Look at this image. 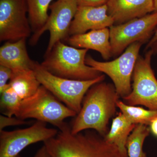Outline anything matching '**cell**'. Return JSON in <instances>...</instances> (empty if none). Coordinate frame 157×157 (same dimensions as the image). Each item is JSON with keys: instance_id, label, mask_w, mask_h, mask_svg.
<instances>
[{"instance_id": "6da1fadb", "label": "cell", "mask_w": 157, "mask_h": 157, "mask_svg": "<svg viewBox=\"0 0 157 157\" xmlns=\"http://www.w3.org/2000/svg\"><path fill=\"white\" fill-rule=\"evenodd\" d=\"M120 97L114 85L102 82L94 85L84 96L81 109L70 126L71 133L94 129L104 137Z\"/></svg>"}, {"instance_id": "7a4b0ae2", "label": "cell", "mask_w": 157, "mask_h": 157, "mask_svg": "<svg viewBox=\"0 0 157 157\" xmlns=\"http://www.w3.org/2000/svg\"><path fill=\"white\" fill-rule=\"evenodd\" d=\"M44 145L50 157H128L100 135L90 132L72 134L69 124Z\"/></svg>"}, {"instance_id": "3957f363", "label": "cell", "mask_w": 157, "mask_h": 157, "mask_svg": "<svg viewBox=\"0 0 157 157\" xmlns=\"http://www.w3.org/2000/svg\"><path fill=\"white\" fill-rule=\"evenodd\" d=\"M88 51L65 45L59 41L50 52L45 54V59L41 65L59 77L74 80H92L103 74L86 63Z\"/></svg>"}, {"instance_id": "277c9868", "label": "cell", "mask_w": 157, "mask_h": 157, "mask_svg": "<svg viewBox=\"0 0 157 157\" xmlns=\"http://www.w3.org/2000/svg\"><path fill=\"white\" fill-rule=\"evenodd\" d=\"M76 115V112L41 85L35 94L21 101L14 116L24 120L36 119L51 124L61 130L68 125L65 119Z\"/></svg>"}, {"instance_id": "5b68a950", "label": "cell", "mask_w": 157, "mask_h": 157, "mask_svg": "<svg viewBox=\"0 0 157 157\" xmlns=\"http://www.w3.org/2000/svg\"><path fill=\"white\" fill-rule=\"evenodd\" d=\"M33 70L41 85L77 114L81 109L83 98L88 90L105 78L104 74L90 80L63 78L52 74L37 62Z\"/></svg>"}, {"instance_id": "8992f818", "label": "cell", "mask_w": 157, "mask_h": 157, "mask_svg": "<svg viewBox=\"0 0 157 157\" xmlns=\"http://www.w3.org/2000/svg\"><path fill=\"white\" fill-rule=\"evenodd\" d=\"M142 45L138 42L133 43L120 56L111 61H98L88 56L86 58V63L109 76L118 94L123 98L132 92V76Z\"/></svg>"}, {"instance_id": "52a82bcc", "label": "cell", "mask_w": 157, "mask_h": 157, "mask_svg": "<svg viewBox=\"0 0 157 157\" xmlns=\"http://www.w3.org/2000/svg\"><path fill=\"white\" fill-rule=\"evenodd\" d=\"M153 55L152 51L148 50L144 57H138L132 76V92L123 98L126 104L157 110V79L151 67Z\"/></svg>"}, {"instance_id": "ba28073f", "label": "cell", "mask_w": 157, "mask_h": 157, "mask_svg": "<svg viewBox=\"0 0 157 157\" xmlns=\"http://www.w3.org/2000/svg\"><path fill=\"white\" fill-rule=\"evenodd\" d=\"M157 27V13L113 25L109 28L112 57L120 56L129 46L135 42L144 44L149 42Z\"/></svg>"}, {"instance_id": "9c48e42d", "label": "cell", "mask_w": 157, "mask_h": 157, "mask_svg": "<svg viewBox=\"0 0 157 157\" xmlns=\"http://www.w3.org/2000/svg\"><path fill=\"white\" fill-rule=\"evenodd\" d=\"M78 7L77 0H57L53 3L49 7L51 13L47 21L31 36L30 45H36L46 31H49L50 37L45 54L50 52L57 42L67 40L70 37L69 30Z\"/></svg>"}, {"instance_id": "30bf717a", "label": "cell", "mask_w": 157, "mask_h": 157, "mask_svg": "<svg viewBox=\"0 0 157 157\" xmlns=\"http://www.w3.org/2000/svg\"><path fill=\"white\" fill-rule=\"evenodd\" d=\"M26 0H0V41L27 39L33 32Z\"/></svg>"}, {"instance_id": "8fae6325", "label": "cell", "mask_w": 157, "mask_h": 157, "mask_svg": "<svg viewBox=\"0 0 157 157\" xmlns=\"http://www.w3.org/2000/svg\"><path fill=\"white\" fill-rule=\"evenodd\" d=\"M57 130L46 127V123L37 121L26 128L13 131H0V157H16L31 144L54 137Z\"/></svg>"}, {"instance_id": "7c38bea8", "label": "cell", "mask_w": 157, "mask_h": 157, "mask_svg": "<svg viewBox=\"0 0 157 157\" xmlns=\"http://www.w3.org/2000/svg\"><path fill=\"white\" fill-rule=\"evenodd\" d=\"M114 24L113 19L108 14L106 5L78 6L70 27L69 36L85 33L89 30L108 28Z\"/></svg>"}, {"instance_id": "4fadbf2b", "label": "cell", "mask_w": 157, "mask_h": 157, "mask_svg": "<svg viewBox=\"0 0 157 157\" xmlns=\"http://www.w3.org/2000/svg\"><path fill=\"white\" fill-rule=\"evenodd\" d=\"M107 12L114 25L140 18L155 11L153 0H109Z\"/></svg>"}, {"instance_id": "5bb4252c", "label": "cell", "mask_w": 157, "mask_h": 157, "mask_svg": "<svg viewBox=\"0 0 157 157\" xmlns=\"http://www.w3.org/2000/svg\"><path fill=\"white\" fill-rule=\"evenodd\" d=\"M25 38L6 42L0 48V65L15 73L33 70L36 62L31 59L27 49Z\"/></svg>"}, {"instance_id": "9a60e30c", "label": "cell", "mask_w": 157, "mask_h": 157, "mask_svg": "<svg viewBox=\"0 0 157 157\" xmlns=\"http://www.w3.org/2000/svg\"><path fill=\"white\" fill-rule=\"evenodd\" d=\"M67 41L70 46L75 48L95 50L106 60L112 57L109 28L70 36Z\"/></svg>"}, {"instance_id": "2e32d148", "label": "cell", "mask_w": 157, "mask_h": 157, "mask_svg": "<svg viewBox=\"0 0 157 157\" xmlns=\"http://www.w3.org/2000/svg\"><path fill=\"white\" fill-rule=\"evenodd\" d=\"M135 126L128 121L121 112H120L113 120L111 128L104 136V139L117 146L122 152L127 153L126 147L127 140Z\"/></svg>"}, {"instance_id": "e0dca14e", "label": "cell", "mask_w": 157, "mask_h": 157, "mask_svg": "<svg viewBox=\"0 0 157 157\" xmlns=\"http://www.w3.org/2000/svg\"><path fill=\"white\" fill-rule=\"evenodd\" d=\"M9 83L22 101L35 94L41 85L33 70L12 73Z\"/></svg>"}, {"instance_id": "ac0fdd59", "label": "cell", "mask_w": 157, "mask_h": 157, "mask_svg": "<svg viewBox=\"0 0 157 157\" xmlns=\"http://www.w3.org/2000/svg\"><path fill=\"white\" fill-rule=\"evenodd\" d=\"M52 1L26 0L29 21L33 33L41 29L47 21L48 9Z\"/></svg>"}, {"instance_id": "d6986e66", "label": "cell", "mask_w": 157, "mask_h": 157, "mask_svg": "<svg viewBox=\"0 0 157 157\" xmlns=\"http://www.w3.org/2000/svg\"><path fill=\"white\" fill-rule=\"evenodd\" d=\"M117 106L127 120L132 124L149 125L152 121L157 117V110H147L142 107L128 105L118 101Z\"/></svg>"}, {"instance_id": "ffe728a7", "label": "cell", "mask_w": 157, "mask_h": 157, "mask_svg": "<svg viewBox=\"0 0 157 157\" xmlns=\"http://www.w3.org/2000/svg\"><path fill=\"white\" fill-rule=\"evenodd\" d=\"M150 132L147 125H136L127 141L126 147L128 157H146V153L143 151V144Z\"/></svg>"}, {"instance_id": "44dd1931", "label": "cell", "mask_w": 157, "mask_h": 157, "mask_svg": "<svg viewBox=\"0 0 157 157\" xmlns=\"http://www.w3.org/2000/svg\"><path fill=\"white\" fill-rule=\"evenodd\" d=\"M1 94L0 109L2 115L9 117L15 115L22 100L10 87L9 83L8 87Z\"/></svg>"}, {"instance_id": "7402d4cb", "label": "cell", "mask_w": 157, "mask_h": 157, "mask_svg": "<svg viewBox=\"0 0 157 157\" xmlns=\"http://www.w3.org/2000/svg\"><path fill=\"white\" fill-rule=\"evenodd\" d=\"M29 123V121L20 119L19 118L11 117L4 115L0 116V131L4 130V128L7 127L20 125Z\"/></svg>"}, {"instance_id": "603a6c76", "label": "cell", "mask_w": 157, "mask_h": 157, "mask_svg": "<svg viewBox=\"0 0 157 157\" xmlns=\"http://www.w3.org/2000/svg\"><path fill=\"white\" fill-rule=\"evenodd\" d=\"M12 75L11 69L5 66L0 65V93H2L8 87V80H10Z\"/></svg>"}, {"instance_id": "cb8c5ba5", "label": "cell", "mask_w": 157, "mask_h": 157, "mask_svg": "<svg viewBox=\"0 0 157 157\" xmlns=\"http://www.w3.org/2000/svg\"><path fill=\"white\" fill-rule=\"evenodd\" d=\"M109 0H77L78 6H100L106 5Z\"/></svg>"}, {"instance_id": "d4e9b609", "label": "cell", "mask_w": 157, "mask_h": 157, "mask_svg": "<svg viewBox=\"0 0 157 157\" xmlns=\"http://www.w3.org/2000/svg\"><path fill=\"white\" fill-rule=\"evenodd\" d=\"M146 50H151L154 54L157 53V28L154 34L149 40L146 47Z\"/></svg>"}, {"instance_id": "484cf974", "label": "cell", "mask_w": 157, "mask_h": 157, "mask_svg": "<svg viewBox=\"0 0 157 157\" xmlns=\"http://www.w3.org/2000/svg\"><path fill=\"white\" fill-rule=\"evenodd\" d=\"M34 157H50L45 145L42 146L35 155Z\"/></svg>"}, {"instance_id": "4316f807", "label": "cell", "mask_w": 157, "mask_h": 157, "mask_svg": "<svg viewBox=\"0 0 157 157\" xmlns=\"http://www.w3.org/2000/svg\"><path fill=\"white\" fill-rule=\"evenodd\" d=\"M149 129L151 132L155 137H157V117L155 118L149 124Z\"/></svg>"}, {"instance_id": "83f0119b", "label": "cell", "mask_w": 157, "mask_h": 157, "mask_svg": "<svg viewBox=\"0 0 157 157\" xmlns=\"http://www.w3.org/2000/svg\"><path fill=\"white\" fill-rule=\"evenodd\" d=\"M154 4L155 11L157 13V0H153Z\"/></svg>"}, {"instance_id": "f1b7e54d", "label": "cell", "mask_w": 157, "mask_h": 157, "mask_svg": "<svg viewBox=\"0 0 157 157\" xmlns=\"http://www.w3.org/2000/svg\"><path fill=\"white\" fill-rule=\"evenodd\" d=\"M16 157H22L20 155H18V156H16Z\"/></svg>"}]
</instances>
